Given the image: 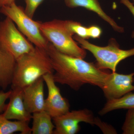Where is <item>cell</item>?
Returning <instances> with one entry per match:
<instances>
[{
  "instance_id": "obj_4",
  "label": "cell",
  "mask_w": 134,
  "mask_h": 134,
  "mask_svg": "<svg viewBox=\"0 0 134 134\" xmlns=\"http://www.w3.org/2000/svg\"><path fill=\"white\" fill-rule=\"evenodd\" d=\"M73 37L81 47L93 54L97 61L96 65L100 69H110L112 72H116L117 65L120 62L134 55V48L122 50L113 39L110 40L108 46L100 47L92 44L77 35H74Z\"/></svg>"
},
{
  "instance_id": "obj_18",
  "label": "cell",
  "mask_w": 134,
  "mask_h": 134,
  "mask_svg": "<svg viewBox=\"0 0 134 134\" xmlns=\"http://www.w3.org/2000/svg\"><path fill=\"white\" fill-rule=\"evenodd\" d=\"M121 129L123 134H134V108L128 109Z\"/></svg>"
},
{
  "instance_id": "obj_22",
  "label": "cell",
  "mask_w": 134,
  "mask_h": 134,
  "mask_svg": "<svg viewBox=\"0 0 134 134\" xmlns=\"http://www.w3.org/2000/svg\"><path fill=\"white\" fill-rule=\"evenodd\" d=\"M11 93V90L9 91H0V113L3 112L6 107V101L9 99Z\"/></svg>"
},
{
  "instance_id": "obj_14",
  "label": "cell",
  "mask_w": 134,
  "mask_h": 134,
  "mask_svg": "<svg viewBox=\"0 0 134 134\" xmlns=\"http://www.w3.org/2000/svg\"><path fill=\"white\" fill-rule=\"evenodd\" d=\"M31 134H53L55 126L53 118L45 110L32 114Z\"/></svg>"
},
{
  "instance_id": "obj_19",
  "label": "cell",
  "mask_w": 134,
  "mask_h": 134,
  "mask_svg": "<svg viewBox=\"0 0 134 134\" xmlns=\"http://www.w3.org/2000/svg\"><path fill=\"white\" fill-rule=\"evenodd\" d=\"M25 3V7L24 10L26 14L31 18L34 15L37 9L44 0H24Z\"/></svg>"
},
{
  "instance_id": "obj_15",
  "label": "cell",
  "mask_w": 134,
  "mask_h": 134,
  "mask_svg": "<svg viewBox=\"0 0 134 134\" xmlns=\"http://www.w3.org/2000/svg\"><path fill=\"white\" fill-rule=\"evenodd\" d=\"M10 120L0 114V134H12L18 132L21 134H31L29 122Z\"/></svg>"
},
{
  "instance_id": "obj_10",
  "label": "cell",
  "mask_w": 134,
  "mask_h": 134,
  "mask_svg": "<svg viewBox=\"0 0 134 134\" xmlns=\"http://www.w3.org/2000/svg\"><path fill=\"white\" fill-rule=\"evenodd\" d=\"M44 82L41 77L23 88L24 103L26 110L32 114L45 110Z\"/></svg>"
},
{
  "instance_id": "obj_3",
  "label": "cell",
  "mask_w": 134,
  "mask_h": 134,
  "mask_svg": "<svg viewBox=\"0 0 134 134\" xmlns=\"http://www.w3.org/2000/svg\"><path fill=\"white\" fill-rule=\"evenodd\" d=\"M40 30L48 42L60 52L84 59L85 50L80 47L73 37L74 35L67 27L66 21L59 19L40 23Z\"/></svg>"
},
{
  "instance_id": "obj_23",
  "label": "cell",
  "mask_w": 134,
  "mask_h": 134,
  "mask_svg": "<svg viewBox=\"0 0 134 134\" xmlns=\"http://www.w3.org/2000/svg\"><path fill=\"white\" fill-rule=\"evenodd\" d=\"M121 3L125 5L129 9L132 15L134 16V6L133 4L130 2L129 0H120ZM132 37L134 38V31L133 32L132 34Z\"/></svg>"
},
{
  "instance_id": "obj_13",
  "label": "cell",
  "mask_w": 134,
  "mask_h": 134,
  "mask_svg": "<svg viewBox=\"0 0 134 134\" xmlns=\"http://www.w3.org/2000/svg\"><path fill=\"white\" fill-rule=\"evenodd\" d=\"M16 65V59L0 47V88L5 90L11 85Z\"/></svg>"
},
{
  "instance_id": "obj_6",
  "label": "cell",
  "mask_w": 134,
  "mask_h": 134,
  "mask_svg": "<svg viewBox=\"0 0 134 134\" xmlns=\"http://www.w3.org/2000/svg\"><path fill=\"white\" fill-rule=\"evenodd\" d=\"M0 47L16 59L33 50L35 46L18 30L11 19L0 21Z\"/></svg>"
},
{
  "instance_id": "obj_17",
  "label": "cell",
  "mask_w": 134,
  "mask_h": 134,
  "mask_svg": "<svg viewBox=\"0 0 134 134\" xmlns=\"http://www.w3.org/2000/svg\"><path fill=\"white\" fill-rule=\"evenodd\" d=\"M66 25L74 35H76L85 39L89 38L88 27L83 26L79 22L65 20Z\"/></svg>"
},
{
  "instance_id": "obj_11",
  "label": "cell",
  "mask_w": 134,
  "mask_h": 134,
  "mask_svg": "<svg viewBox=\"0 0 134 134\" xmlns=\"http://www.w3.org/2000/svg\"><path fill=\"white\" fill-rule=\"evenodd\" d=\"M9 102L6 105L3 115L9 120L29 122L32 119V114L26 110L23 99V88H15L11 89Z\"/></svg>"
},
{
  "instance_id": "obj_25",
  "label": "cell",
  "mask_w": 134,
  "mask_h": 134,
  "mask_svg": "<svg viewBox=\"0 0 134 134\" xmlns=\"http://www.w3.org/2000/svg\"><path fill=\"white\" fill-rule=\"evenodd\" d=\"M133 5H134V0H133Z\"/></svg>"
},
{
  "instance_id": "obj_20",
  "label": "cell",
  "mask_w": 134,
  "mask_h": 134,
  "mask_svg": "<svg viewBox=\"0 0 134 134\" xmlns=\"http://www.w3.org/2000/svg\"><path fill=\"white\" fill-rule=\"evenodd\" d=\"M95 125L98 126L104 133H117L116 130L113 126L101 121L98 118L95 117Z\"/></svg>"
},
{
  "instance_id": "obj_21",
  "label": "cell",
  "mask_w": 134,
  "mask_h": 134,
  "mask_svg": "<svg viewBox=\"0 0 134 134\" xmlns=\"http://www.w3.org/2000/svg\"><path fill=\"white\" fill-rule=\"evenodd\" d=\"M89 38H99L102 34V31L100 27L93 25L88 27Z\"/></svg>"
},
{
  "instance_id": "obj_1",
  "label": "cell",
  "mask_w": 134,
  "mask_h": 134,
  "mask_svg": "<svg viewBox=\"0 0 134 134\" xmlns=\"http://www.w3.org/2000/svg\"><path fill=\"white\" fill-rule=\"evenodd\" d=\"M51 60L55 83L77 91L86 84L102 88L108 72L83 59L60 52L49 43L46 49Z\"/></svg>"
},
{
  "instance_id": "obj_8",
  "label": "cell",
  "mask_w": 134,
  "mask_h": 134,
  "mask_svg": "<svg viewBox=\"0 0 134 134\" xmlns=\"http://www.w3.org/2000/svg\"><path fill=\"white\" fill-rule=\"evenodd\" d=\"M134 72L129 74L108 73L101 89L107 100L117 99L134 91Z\"/></svg>"
},
{
  "instance_id": "obj_2",
  "label": "cell",
  "mask_w": 134,
  "mask_h": 134,
  "mask_svg": "<svg viewBox=\"0 0 134 134\" xmlns=\"http://www.w3.org/2000/svg\"><path fill=\"white\" fill-rule=\"evenodd\" d=\"M53 72L46 49L35 46L31 52L16 59L11 88H23L44 75Z\"/></svg>"
},
{
  "instance_id": "obj_24",
  "label": "cell",
  "mask_w": 134,
  "mask_h": 134,
  "mask_svg": "<svg viewBox=\"0 0 134 134\" xmlns=\"http://www.w3.org/2000/svg\"><path fill=\"white\" fill-rule=\"evenodd\" d=\"M16 0H0V8L7 5H9L12 3L15 2Z\"/></svg>"
},
{
  "instance_id": "obj_5",
  "label": "cell",
  "mask_w": 134,
  "mask_h": 134,
  "mask_svg": "<svg viewBox=\"0 0 134 134\" xmlns=\"http://www.w3.org/2000/svg\"><path fill=\"white\" fill-rule=\"evenodd\" d=\"M0 13L11 19L18 30L35 46L47 49L49 42L41 32L40 22L33 20L15 2L1 8Z\"/></svg>"
},
{
  "instance_id": "obj_16",
  "label": "cell",
  "mask_w": 134,
  "mask_h": 134,
  "mask_svg": "<svg viewBox=\"0 0 134 134\" xmlns=\"http://www.w3.org/2000/svg\"><path fill=\"white\" fill-rule=\"evenodd\" d=\"M132 108H134V93L130 92L120 98L107 100L98 114L102 116L114 110Z\"/></svg>"
},
{
  "instance_id": "obj_7",
  "label": "cell",
  "mask_w": 134,
  "mask_h": 134,
  "mask_svg": "<svg viewBox=\"0 0 134 134\" xmlns=\"http://www.w3.org/2000/svg\"><path fill=\"white\" fill-rule=\"evenodd\" d=\"M53 120L55 126L53 134H75L81 130L80 122L95 125V117L91 110L83 109L69 111Z\"/></svg>"
},
{
  "instance_id": "obj_9",
  "label": "cell",
  "mask_w": 134,
  "mask_h": 134,
  "mask_svg": "<svg viewBox=\"0 0 134 134\" xmlns=\"http://www.w3.org/2000/svg\"><path fill=\"white\" fill-rule=\"evenodd\" d=\"M43 77L48 92L47 98L45 99V110L52 118L69 111L68 100L62 96L60 89L55 84L53 74H47Z\"/></svg>"
},
{
  "instance_id": "obj_12",
  "label": "cell",
  "mask_w": 134,
  "mask_h": 134,
  "mask_svg": "<svg viewBox=\"0 0 134 134\" xmlns=\"http://www.w3.org/2000/svg\"><path fill=\"white\" fill-rule=\"evenodd\" d=\"M65 2L68 7L75 8L81 7L93 11L108 23L115 31L120 33L124 32V28L119 26L112 18L104 12L98 0H65Z\"/></svg>"
}]
</instances>
